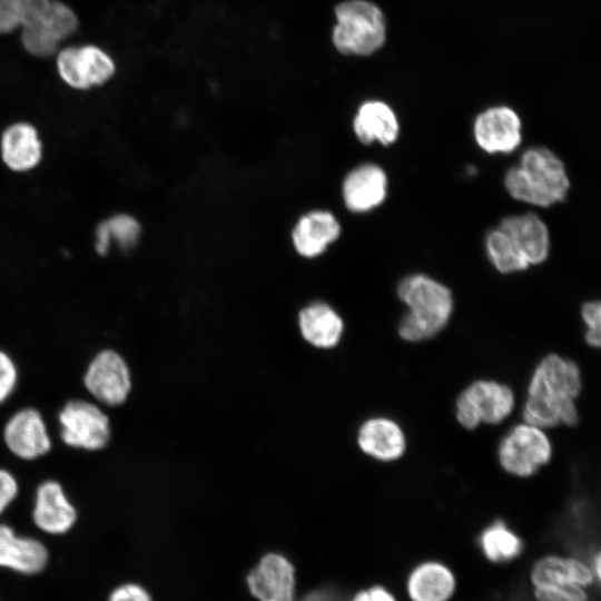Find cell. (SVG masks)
<instances>
[{
    "label": "cell",
    "instance_id": "7c38bea8",
    "mask_svg": "<svg viewBox=\"0 0 601 601\" xmlns=\"http://www.w3.org/2000/svg\"><path fill=\"white\" fill-rule=\"evenodd\" d=\"M246 582L258 601H295V568L279 553L265 554L249 571Z\"/></svg>",
    "mask_w": 601,
    "mask_h": 601
},
{
    "label": "cell",
    "instance_id": "cb8c5ba5",
    "mask_svg": "<svg viewBox=\"0 0 601 601\" xmlns=\"http://www.w3.org/2000/svg\"><path fill=\"white\" fill-rule=\"evenodd\" d=\"M299 328L303 337L319 348L334 347L343 334V319L327 304L314 303L299 313Z\"/></svg>",
    "mask_w": 601,
    "mask_h": 601
},
{
    "label": "cell",
    "instance_id": "7402d4cb",
    "mask_svg": "<svg viewBox=\"0 0 601 601\" xmlns=\"http://www.w3.org/2000/svg\"><path fill=\"white\" fill-rule=\"evenodd\" d=\"M353 128L363 144L380 142L388 146L397 140L400 125L393 109L383 101L364 102L357 110Z\"/></svg>",
    "mask_w": 601,
    "mask_h": 601
},
{
    "label": "cell",
    "instance_id": "6da1fadb",
    "mask_svg": "<svg viewBox=\"0 0 601 601\" xmlns=\"http://www.w3.org/2000/svg\"><path fill=\"white\" fill-rule=\"evenodd\" d=\"M582 391L579 366L558 354L545 355L532 372L522 407L523 421L550 428L579 422L577 398Z\"/></svg>",
    "mask_w": 601,
    "mask_h": 601
},
{
    "label": "cell",
    "instance_id": "d4e9b609",
    "mask_svg": "<svg viewBox=\"0 0 601 601\" xmlns=\"http://www.w3.org/2000/svg\"><path fill=\"white\" fill-rule=\"evenodd\" d=\"M139 221L130 214L117 213L102 219L95 229L93 248L100 256H106L112 245L121 248H132L140 236Z\"/></svg>",
    "mask_w": 601,
    "mask_h": 601
},
{
    "label": "cell",
    "instance_id": "ba28073f",
    "mask_svg": "<svg viewBox=\"0 0 601 601\" xmlns=\"http://www.w3.org/2000/svg\"><path fill=\"white\" fill-rule=\"evenodd\" d=\"M552 457V443L544 428L526 422L514 425L497 446L501 467L516 477H530Z\"/></svg>",
    "mask_w": 601,
    "mask_h": 601
},
{
    "label": "cell",
    "instance_id": "ffe728a7",
    "mask_svg": "<svg viewBox=\"0 0 601 601\" xmlns=\"http://www.w3.org/2000/svg\"><path fill=\"white\" fill-rule=\"evenodd\" d=\"M357 444L363 453L382 461L394 462L406 451V436L401 425L390 417H372L359 427Z\"/></svg>",
    "mask_w": 601,
    "mask_h": 601
},
{
    "label": "cell",
    "instance_id": "f1b7e54d",
    "mask_svg": "<svg viewBox=\"0 0 601 601\" xmlns=\"http://www.w3.org/2000/svg\"><path fill=\"white\" fill-rule=\"evenodd\" d=\"M534 601H589V589L583 587L572 588H532Z\"/></svg>",
    "mask_w": 601,
    "mask_h": 601
},
{
    "label": "cell",
    "instance_id": "83f0119b",
    "mask_svg": "<svg viewBox=\"0 0 601 601\" xmlns=\"http://www.w3.org/2000/svg\"><path fill=\"white\" fill-rule=\"evenodd\" d=\"M50 0H0V36L18 33L37 19Z\"/></svg>",
    "mask_w": 601,
    "mask_h": 601
},
{
    "label": "cell",
    "instance_id": "5b68a950",
    "mask_svg": "<svg viewBox=\"0 0 601 601\" xmlns=\"http://www.w3.org/2000/svg\"><path fill=\"white\" fill-rule=\"evenodd\" d=\"M52 59L59 80L75 91L105 87L118 70L112 55L93 42H68Z\"/></svg>",
    "mask_w": 601,
    "mask_h": 601
},
{
    "label": "cell",
    "instance_id": "484cf974",
    "mask_svg": "<svg viewBox=\"0 0 601 601\" xmlns=\"http://www.w3.org/2000/svg\"><path fill=\"white\" fill-rule=\"evenodd\" d=\"M479 546L486 561L501 564L522 553L523 541L504 521L496 520L480 533Z\"/></svg>",
    "mask_w": 601,
    "mask_h": 601
},
{
    "label": "cell",
    "instance_id": "277c9868",
    "mask_svg": "<svg viewBox=\"0 0 601 601\" xmlns=\"http://www.w3.org/2000/svg\"><path fill=\"white\" fill-rule=\"evenodd\" d=\"M335 14L333 42L339 52L370 56L385 42V18L376 4L348 0L336 6Z\"/></svg>",
    "mask_w": 601,
    "mask_h": 601
},
{
    "label": "cell",
    "instance_id": "e575fe53",
    "mask_svg": "<svg viewBox=\"0 0 601 601\" xmlns=\"http://www.w3.org/2000/svg\"><path fill=\"white\" fill-rule=\"evenodd\" d=\"M590 565H591V569H592L597 580L600 582V579H601V555H600V551H597L595 554L592 556Z\"/></svg>",
    "mask_w": 601,
    "mask_h": 601
},
{
    "label": "cell",
    "instance_id": "3957f363",
    "mask_svg": "<svg viewBox=\"0 0 601 601\" xmlns=\"http://www.w3.org/2000/svg\"><path fill=\"white\" fill-rule=\"evenodd\" d=\"M504 185L514 199L539 207L563 201L570 189L564 164L545 147L525 150L519 165L506 171Z\"/></svg>",
    "mask_w": 601,
    "mask_h": 601
},
{
    "label": "cell",
    "instance_id": "7a4b0ae2",
    "mask_svg": "<svg viewBox=\"0 0 601 601\" xmlns=\"http://www.w3.org/2000/svg\"><path fill=\"white\" fill-rule=\"evenodd\" d=\"M397 296L407 307L397 331L402 339L418 343L436 336L449 324L454 300L445 285L424 274L404 277Z\"/></svg>",
    "mask_w": 601,
    "mask_h": 601
},
{
    "label": "cell",
    "instance_id": "f546056e",
    "mask_svg": "<svg viewBox=\"0 0 601 601\" xmlns=\"http://www.w3.org/2000/svg\"><path fill=\"white\" fill-rule=\"evenodd\" d=\"M581 316L587 331L585 342L592 347H599L601 343V304L599 300L587 302L582 305Z\"/></svg>",
    "mask_w": 601,
    "mask_h": 601
},
{
    "label": "cell",
    "instance_id": "52a82bcc",
    "mask_svg": "<svg viewBox=\"0 0 601 601\" xmlns=\"http://www.w3.org/2000/svg\"><path fill=\"white\" fill-rule=\"evenodd\" d=\"M515 406L512 388L494 380H477L467 385L455 401V418L466 430L481 424L495 425L506 420Z\"/></svg>",
    "mask_w": 601,
    "mask_h": 601
},
{
    "label": "cell",
    "instance_id": "8fae6325",
    "mask_svg": "<svg viewBox=\"0 0 601 601\" xmlns=\"http://www.w3.org/2000/svg\"><path fill=\"white\" fill-rule=\"evenodd\" d=\"M45 148L38 128L30 121L17 120L4 127L0 135V159L16 174H27L38 168Z\"/></svg>",
    "mask_w": 601,
    "mask_h": 601
},
{
    "label": "cell",
    "instance_id": "30bf717a",
    "mask_svg": "<svg viewBox=\"0 0 601 601\" xmlns=\"http://www.w3.org/2000/svg\"><path fill=\"white\" fill-rule=\"evenodd\" d=\"M83 383L97 401L108 406L122 404L131 390L129 367L124 357L112 349H104L92 358Z\"/></svg>",
    "mask_w": 601,
    "mask_h": 601
},
{
    "label": "cell",
    "instance_id": "836d02e7",
    "mask_svg": "<svg viewBox=\"0 0 601 601\" xmlns=\"http://www.w3.org/2000/svg\"><path fill=\"white\" fill-rule=\"evenodd\" d=\"M352 601H397L393 592L382 584L358 591Z\"/></svg>",
    "mask_w": 601,
    "mask_h": 601
},
{
    "label": "cell",
    "instance_id": "ac0fdd59",
    "mask_svg": "<svg viewBox=\"0 0 601 601\" xmlns=\"http://www.w3.org/2000/svg\"><path fill=\"white\" fill-rule=\"evenodd\" d=\"M32 520L39 530L51 535L66 534L72 529L77 511L60 483L49 480L38 486Z\"/></svg>",
    "mask_w": 601,
    "mask_h": 601
},
{
    "label": "cell",
    "instance_id": "5bb4252c",
    "mask_svg": "<svg viewBox=\"0 0 601 601\" xmlns=\"http://www.w3.org/2000/svg\"><path fill=\"white\" fill-rule=\"evenodd\" d=\"M530 584L532 588H572L590 589L597 580L590 562L578 556L545 554L536 559L530 568Z\"/></svg>",
    "mask_w": 601,
    "mask_h": 601
},
{
    "label": "cell",
    "instance_id": "9c48e42d",
    "mask_svg": "<svg viewBox=\"0 0 601 601\" xmlns=\"http://www.w3.org/2000/svg\"><path fill=\"white\" fill-rule=\"evenodd\" d=\"M60 435L65 444L98 451L110 441L109 417L93 403L71 400L59 413Z\"/></svg>",
    "mask_w": 601,
    "mask_h": 601
},
{
    "label": "cell",
    "instance_id": "44dd1931",
    "mask_svg": "<svg viewBox=\"0 0 601 601\" xmlns=\"http://www.w3.org/2000/svg\"><path fill=\"white\" fill-rule=\"evenodd\" d=\"M529 265L543 263L550 250V235L544 221L533 213L504 217L499 224Z\"/></svg>",
    "mask_w": 601,
    "mask_h": 601
},
{
    "label": "cell",
    "instance_id": "1f68e13d",
    "mask_svg": "<svg viewBox=\"0 0 601 601\" xmlns=\"http://www.w3.org/2000/svg\"><path fill=\"white\" fill-rule=\"evenodd\" d=\"M107 601H152V599L142 585L126 582L114 588Z\"/></svg>",
    "mask_w": 601,
    "mask_h": 601
},
{
    "label": "cell",
    "instance_id": "603a6c76",
    "mask_svg": "<svg viewBox=\"0 0 601 601\" xmlns=\"http://www.w3.org/2000/svg\"><path fill=\"white\" fill-rule=\"evenodd\" d=\"M341 233V226L329 211L315 210L304 215L293 230V243L304 257H315L325 252Z\"/></svg>",
    "mask_w": 601,
    "mask_h": 601
},
{
    "label": "cell",
    "instance_id": "d6986e66",
    "mask_svg": "<svg viewBox=\"0 0 601 601\" xmlns=\"http://www.w3.org/2000/svg\"><path fill=\"white\" fill-rule=\"evenodd\" d=\"M387 194V176L375 164H363L349 171L343 183V198L354 213H366L378 207Z\"/></svg>",
    "mask_w": 601,
    "mask_h": 601
},
{
    "label": "cell",
    "instance_id": "2e32d148",
    "mask_svg": "<svg viewBox=\"0 0 601 601\" xmlns=\"http://www.w3.org/2000/svg\"><path fill=\"white\" fill-rule=\"evenodd\" d=\"M49 563V551L39 540L18 535L7 525L0 524V568L22 575H37Z\"/></svg>",
    "mask_w": 601,
    "mask_h": 601
},
{
    "label": "cell",
    "instance_id": "4316f807",
    "mask_svg": "<svg viewBox=\"0 0 601 601\" xmlns=\"http://www.w3.org/2000/svg\"><path fill=\"white\" fill-rule=\"evenodd\" d=\"M485 247L489 259L502 274L522 272L530 266L511 238L499 227L486 235Z\"/></svg>",
    "mask_w": 601,
    "mask_h": 601
},
{
    "label": "cell",
    "instance_id": "9a60e30c",
    "mask_svg": "<svg viewBox=\"0 0 601 601\" xmlns=\"http://www.w3.org/2000/svg\"><path fill=\"white\" fill-rule=\"evenodd\" d=\"M3 440L12 454L22 460H35L51 449L50 437L41 414L31 407L10 417L3 428Z\"/></svg>",
    "mask_w": 601,
    "mask_h": 601
},
{
    "label": "cell",
    "instance_id": "8992f818",
    "mask_svg": "<svg viewBox=\"0 0 601 601\" xmlns=\"http://www.w3.org/2000/svg\"><path fill=\"white\" fill-rule=\"evenodd\" d=\"M80 29L77 11L63 0H50L47 9L19 32L23 51L39 60L52 59Z\"/></svg>",
    "mask_w": 601,
    "mask_h": 601
},
{
    "label": "cell",
    "instance_id": "d6a6232c",
    "mask_svg": "<svg viewBox=\"0 0 601 601\" xmlns=\"http://www.w3.org/2000/svg\"><path fill=\"white\" fill-rule=\"evenodd\" d=\"M18 491L14 476L9 471L0 469V514L16 499Z\"/></svg>",
    "mask_w": 601,
    "mask_h": 601
},
{
    "label": "cell",
    "instance_id": "4dcf8cb0",
    "mask_svg": "<svg viewBox=\"0 0 601 601\" xmlns=\"http://www.w3.org/2000/svg\"><path fill=\"white\" fill-rule=\"evenodd\" d=\"M18 378L17 367L11 357L0 349V403L13 392Z\"/></svg>",
    "mask_w": 601,
    "mask_h": 601
},
{
    "label": "cell",
    "instance_id": "e0dca14e",
    "mask_svg": "<svg viewBox=\"0 0 601 601\" xmlns=\"http://www.w3.org/2000/svg\"><path fill=\"white\" fill-rule=\"evenodd\" d=\"M456 589L455 573L439 560L417 563L405 580V592L410 601H450Z\"/></svg>",
    "mask_w": 601,
    "mask_h": 601
},
{
    "label": "cell",
    "instance_id": "4fadbf2b",
    "mask_svg": "<svg viewBox=\"0 0 601 601\" xmlns=\"http://www.w3.org/2000/svg\"><path fill=\"white\" fill-rule=\"evenodd\" d=\"M473 135L477 146L485 152L509 154L521 144V119L509 107H491L475 118Z\"/></svg>",
    "mask_w": 601,
    "mask_h": 601
}]
</instances>
